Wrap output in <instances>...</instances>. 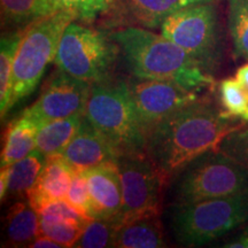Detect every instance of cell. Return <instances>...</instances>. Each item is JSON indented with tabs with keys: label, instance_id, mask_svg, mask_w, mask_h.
<instances>
[{
	"label": "cell",
	"instance_id": "5b68a950",
	"mask_svg": "<svg viewBox=\"0 0 248 248\" xmlns=\"http://www.w3.org/2000/svg\"><path fill=\"white\" fill-rule=\"evenodd\" d=\"M173 178L171 206L191 204L248 191L247 167L218 150L193 160Z\"/></svg>",
	"mask_w": 248,
	"mask_h": 248
},
{
	"label": "cell",
	"instance_id": "2e32d148",
	"mask_svg": "<svg viewBox=\"0 0 248 248\" xmlns=\"http://www.w3.org/2000/svg\"><path fill=\"white\" fill-rule=\"evenodd\" d=\"M166 237L160 216H145L124 223L117 230L114 247L160 248L166 247Z\"/></svg>",
	"mask_w": 248,
	"mask_h": 248
},
{
	"label": "cell",
	"instance_id": "3957f363",
	"mask_svg": "<svg viewBox=\"0 0 248 248\" xmlns=\"http://www.w3.org/2000/svg\"><path fill=\"white\" fill-rule=\"evenodd\" d=\"M84 115L122 155L147 153V136L139 122L128 82L108 77L92 83Z\"/></svg>",
	"mask_w": 248,
	"mask_h": 248
},
{
	"label": "cell",
	"instance_id": "277c9868",
	"mask_svg": "<svg viewBox=\"0 0 248 248\" xmlns=\"http://www.w3.org/2000/svg\"><path fill=\"white\" fill-rule=\"evenodd\" d=\"M170 228L185 247L210 243L248 223V191L191 204L171 206Z\"/></svg>",
	"mask_w": 248,
	"mask_h": 248
},
{
	"label": "cell",
	"instance_id": "d6a6232c",
	"mask_svg": "<svg viewBox=\"0 0 248 248\" xmlns=\"http://www.w3.org/2000/svg\"><path fill=\"white\" fill-rule=\"evenodd\" d=\"M8 178H9L8 167H4V168H1V171H0V199H1V201H4V199L7 198Z\"/></svg>",
	"mask_w": 248,
	"mask_h": 248
},
{
	"label": "cell",
	"instance_id": "9a60e30c",
	"mask_svg": "<svg viewBox=\"0 0 248 248\" xmlns=\"http://www.w3.org/2000/svg\"><path fill=\"white\" fill-rule=\"evenodd\" d=\"M74 173L75 170L62 154L47 156L36 184L28 192V202L38 213L42 207L51 201L66 199Z\"/></svg>",
	"mask_w": 248,
	"mask_h": 248
},
{
	"label": "cell",
	"instance_id": "4dcf8cb0",
	"mask_svg": "<svg viewBox=\"0 0 248 248\" xmlns=\"http://www.w3.org/2000/svg\"><path fill=\"white\" fill-rule=\"evenodd\" d=\"M29 247L31 248H59V247L63 248L61 244L57 243V241L45 234L38 235V237H37L36 239L29 245Z\"/></svg>",
	"mask_w": 248,
	"mask_h": 248
},
{
	"label": "cell",
	"instance_id": "4316f807",
	"mask_svg": "<svg viewBox=\"0 0 248 248\" xmlns=\"http://www.w3.org/2000/svg\"><path fill=\"white\" fill-rule=\"evenodd\" d=\"M39 222L40 234L52 238L62 247H75L85 228L78 223L63 219H44L39 217Z\"/></svg>",
	"mask_w": 248,
	"mask_h": 248
},
{
	"label": "cell",
	"instance_id": "5bb4252c",
	"mask_svg": "<svg viewBox=\"0 0 248 248\" xmlns=\"http://www.w3.org/2000/svg\"><path fill=\"white\" fill-rule=\"evenodd\" d=\"M83 175L85 176L91 194L93 219L106 218L120 222L123 195L117 162H105L86 170Z\"/></svg>",
	"mask_w": 248,
	"mask_h": 248
},
{
	"label": "cell",
	"instance_id": "f546056e",
	"mask_svg": "<svg viewBox=\"0 0 248 248\" xmlns=\"http://www.w3.org/2000/svg\"><path fill=\"white\" fill-rule=\"evenodd\" d=\"M66 200L69 201L74 207L80 210L85 216L93 219L91 194H90L88 182H86V178L83 175V172L75 171V173H74Z\"/></svg>",
	"mask_w": 248,
	"mask_h": 248
},
{
	"label": "cell",
	"instance_id": "44dd1931",
	"mask_svg": "<svg viewBox=\"0 0 248 248\" xmlns=\"http://www.w3.org/2000/svg\"><path fill=\"white\" fill-rule=\"evenodd\" d=\"M45 16L44 0H1L2 31L24 30Z\"/></svg>",
	"mask_w": 248,
	"mask_h": 248
},
{
	"label": "cell",
	"instance_id": "4fadbf2b",
	"mask_svg": "<svg viewBox=\"0 0 248 248\" xmlns=\"http://www.w3.org/2000/svg\"><path fill=\"white\" fill-rule=\"evenodd\" d=\"M62 156L76 172H84L105 162H117L122 154L84 115L78 132L63 151Z\"/></svg>",
	"mask_w": 248,
	"mask_h": 248
},
{
	"label": "cell",
	"instance_id": "6da1fadb",
	"mask_svg": "<svg viewBox=\"0 0 248 248\" xmlns=\"http://www.w3.org/2000/svg\"><path fill=\"white\" fill-rule=\"evenodd\" d=\"M243 128L206 98L167 117L150 133L147 155L167 181L201 155L217 151L226 136Z\"/></svg>",
	"mask_w": 248,
	"mask_h": 248
},
{
	"label": "cell",
	"instance_id": "cb8c5ba5",
	"mask_svg": "<svg viewBox=\"0 0 248 248\" xmlns=\"http://www.w3.org/2000/svg\"><path fill=\"white\" fill-rule=\"evenodd\" d=\"M228 26L235 54L248 61V0H229Z\"/></svg>",
	"mask_w": 248,
	"mask_h": 248
},
{
	"label": "cell",
	"instance_id": "7402d4cb",
	"mask_svg": "<svg viewBox=\"0 0 248 248\" xmlns=\"http://www.w3.org/2000/svg\"><path fill=\"white\" fill-rule=\"evenodd\" d=\"M46 163V156L38 150H33L29 155L8 166V195L21 197L28 194L36 184L40 172Z\"/></svg>",
	"mask_w": 248,
	"mask_h": 248
},
{
	"label": "cell",
	"instance_id": "603a6c76",
	"mask_svg": "<svg viewBox=\"0 0 248 248\" xmlns=\"http://www.w3.org/2000/svg\"><path fill=\"white\" fill-rule=\"evenodd\" d=\"M120 0H44L46 14L69 12L77 21L91 22L100 16H106Z\"/></svg>",
	"mask_w": 248,
	"mask_h": 248
},
{
	"label": "cell",
	"instance_id": "ba28073f",
	"mask_svg": "<svg viewBox=\"0 0 248 248\" xmlns=\"http://www.w3.org/2000/svg\"><path fill=\"white\" fill-rule=\"evenodd\" d=\"M216 4H201L170 14L161 33L192 55L212 74L221 60V37Z\"/></svg>",
	"mask_w": 248,
	"mask_h": 248
},
{
	"label": "cell",
	"instance_id": "836d02e7",
	"mask_svg": "<svg viewBox=\"0 0 248 248\" xmlns=\"http://www.w3.org/2000/svg\"><path fill=\"white\" fill-rule=\"evenodd\" d=\"M235 78L240 83L245 91L248 94V63H245L243 66L238 68L237 74H235Z\"/></svg>",
	"mask_w": 248,
	"mask_h": 248
},
{
	"label": "cell",
	"instance_id": "7c38bea8",
	"mask_svg": "<svg viewBox=\"0 0 248 248\" xmlns=\"http://www.w3.org/2000/svg\"><path fill=\"white\" fill-rule=\"evenodd\" d=\"M221 0H120L108 13L106 27L136 26L156 29L170 14L201 4H216Z\"/></svg>",
	"mask_w": 248,
	"mask_h": 248
},
{
	"label": "cell",
	"instance_id": "9c48e42d",
	"mask_svg": "<svg viewBox=\"0 0 248 248\" xmlns=\"http://www.w3.org/2000/svg\"><path fill=\"white\" fill-rule=\"evenodd\" d=\"M122 182L121 225L145 216H160L161 195L168 184L146 154L122 155L117 161Z\"/></svg>",
	"mask_w": 248,
	"mask_h": 248
},
{
	"label": "cell",
	"instance_id": "30bf717a",
	"mask_svg": "<svg viewBox=\"0 0 248 248\" xmlns=\"http://www.w3.org/2000/svg\"><path fill=\"white\" fill-rule=\"evenodd\" d=\"M136 111L147 139L159 123L199 100L197 91L167 80L132 78L128 80Z\"/></svg>",
	"mask_w": 248,
	"mask_h": 248
},
{
	"label": "cell",
	"instance_id": "484cf974",
	"mask_svg": "<svg viewBox=\"0 0 248 248\" xmlns=\"http://www.w3.org/2000/svg\"><path fill=\"white\" fill-rule=\"evenodd\" d=\"M121 226L116 219L95 218L89 222L75 245L78 248L114 247L117 230Z\"/></svg>",
	"mask_w": 248,
	"mask_h": 248
},
{
	"label": "cell",
	"instance_id": "ac0fdd59",
	"mask_svg": "<svg viewBox=\"0 0 248 248\" xmlns=\"http://www.w3.org/2000/svg\"><path fill=\"white\" fill-rule=\"evenodd\" d=\"M40 234L39 215L29 202H16L9 208L5 218L6 245L29 247Z\"/></svg>",
	"mask_w": 248,
	"mask_h": 248
},
{
	"label": "cell",
	"instance_id": "8fae6325",
	"mask_svg": "<svg viewBox=\"0 0 248 248\" xmlns=\"http://www.w3.org/2000/svg\"><path fill=\"white\" fill-rule=\"evenodd\" d=\"M91 83L59 69L46 83L39 98L26 108L22 115L38 124L84 114L91 92Z\"/></svg>",
	"mask_w": 248,
	"mask_h": 248
},
{
	"label": "cell",
	"instance_id": "e0dca14e",
	"mask_svg": "<svg viewBox=\"0 0 248 248\" xmlns=\"http://www.w3.org/2000/svg\"><path fill=\"white\" fill-rule=\"evenodd\" d=\"M38 130V124L24 115L8 124L1 151V168L12 166L36 150Z\"/></svg>",
	"mask_w": 248,
	"mask_h": 248
},
{
	"label": "cell",
	"instance_id": "d6986e66",
	"mask_svg": "<svg viewBox=\"0 0 248 248\" xmlns=\"http://www.w3.org/2000/svg\"><path fill=\"white\" fill-rule=\"evenodd\" d=\"M83 119L84 114H78L66 119L52 121L40 126L37 133L36 148L46 157L62 154L78 132Z\"/></svg>",
	"mask_w": 248,
	"mask_h": 248
},
{
	"label": "cell",
	"instance_id": "8992f818",
	"mask_svg": "<svg viewBox=\"0 0 248 248\" xmlns=\"http://www.w3.org/2000/svg\"><path fill=\"white\" fill-rule=\"evenodd\" d=\"M77 21L69 12H57L26 28L14 62L12 108L35 91L46 68L55 60L68 24Z\"/></svg>",
	"mask_w": 248,
	"mask_h": 248
},
{
	"label": "cell",
	"instance_id": "7a4b0ae2",
	"mask_svg": "<svg viewBox=\"0 0 248 248\" xmlns=\"http://www.w3.org/2000/svg\"><path fill=\"white\" fill-rule=\"evenodd\" d=\"M132 77L167 80L199 92L213 88L212 74L182 47L146 28L126 26L110 32Z\"/></svg>",
	"mask_w": 248,
	"mask_h": 248
},
{
	"label": "cell",
	"instance_id": "d4e9b609",
	"mask_svg": "<svg viewBox=\"0 0 248 248\" xmlns=\"http://www.w3.org/2000/svg\"><path fill=\"white\" fill-rule=\"evenodd\" d=\"M218 90L223 113L231 119L248 122V94L237 78L223 79Z\"/></svg>",
	"mask_w": 248,
	"mask_h": 248
},
{
	"label": "cell",
	"instance_id": "52a82bcc",
	"mask_svg": "<svg viewBox=\"0 0 248 248\" xmlns=\"http://www.w3.org/2000/svg\"><path fill=\"white\" fill-rule=\"evenodd\" d=\"M119 51L106 30L73 21L63 31L54 62L60 70L92 84L109 77Z\"/></svg>",
	"mask_w": 248,
	"mask_h": 248
},
{
	"label": "cell",
	"instance_id": "ffe728a7",
	"mask_svg": "<svg viewBox=\"0 0 248 248\" xmlns=\"http://www.w3.org/2000/svg\"><path fill=\"white\" fill-rule=\"evenodd\" d=\"M26 30V29H24ZM24 30L4 31L0 42V111L1 119L12 109V82L14 62Z\"/></svg>",
	"mask_w": 248,
	"mask_h": 248
},
{
	"label": "cell",
	"instance_id": "83f0119b",
	"mask_svg": "<svg viewBox=\"0 0 248 248\" xmlns=\"http://www.w3.org/2000/svg\"><path fill=\"white\" fill-rule=\"evenodd\" d=\"M40 218L44 219H63V221H70L78 223V224L86 226L92 218L85 216L80 210L74 207L69 201L66 199L51 201L46 203L38 210Z\"/></svg>",
	"mask_w": 248,
	"mask_h": 248
},
{
	"label": "cell",
	"instance_id": "1f68e13d",
	"mask_svg": "<svg viewBox=\"0 0 248 248\" xmlns=\"http://www.w3.org/2000/svg\"><path fill=\"white\" fill-rule=\"evenodd\" d=\"M226 248H248V228L241 232L239 235L223 245Z\"/></svg>",
	"mask_w": 248,
	"mask_h": 248
},
{
	"label": "cell",
	"instance_id": "f1b7e54d",
	"mask_svg": "<svg viewBox=\"0 0 248 248\" xmlns=\"http://www.w3.org/2000/svg\"><path fill=\"white\" fill-rule=\"evenodd\" d=\"M218 151L248 168V129H238L226 136Z\"/></svg>",
	"mask_w": 248,
	"mask_h": 248
}]
</instances>
